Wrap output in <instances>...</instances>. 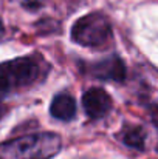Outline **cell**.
I'll return each instance as SVG.
<instances>
[{
	"mask_svg": "<svg viewBox=\"0 0 158 159\" xmlns=\"http://www.w3.org/2000/svg\"><path fill=\"white\" fill-rule=\"evenodd\" d=\"M62 147L56 133L26 134L0 144V159H50Z\"/></svg>",
	"mask_w": 158,
	"mask_h": 159,
	"instance_id": "1",
	"label": "cell"
},
{
	"mask_svg": "<svg viewBox=\"0 0 158 159\" xmlns=\"http://www.w3.org/2000/svg\"><path fill=\"white\" fill-rule=\"evenodd\" d=\"M41 62L36 57H17L0 65V93H9L28 87L42 76Z\"/></svg>",
	"mask_w": 158,
	"mask_h": 159,
	"instance_id": "2",
	"label": "cell"
},
{
	"mask_svg": "<svg viewBox=\"0 0 158 159\" xmlns=\"http://www.w3.org/2000/svg\"><path fill=\"white\" fill-rule=\"evenodd\" d=\"M112 28L103 14L93 12L81 17L71 28V37L82 47H99L110 37Z\"/></svg>",
	"mask_w": 158,
	"mask_h": 159,
	"instance_id": "3",
	"label": "cell"
},
{
	"mask_svg": "<svg viewBox=\"0 0 158 159\" xmlns=\"http://www.w3.org/2000/svg\"><path fill=\"white\" fill-rule=\"evenodd\" d=\"M82 105L90 119H101L112 110V99L103 88H90L82 96Z\"/></svg>",
	"mask_w": 158,
	"mask_h": 159,
	"instance_id": "4",
	"label": "cell"
},
{
	"mask_svg": "<svg viewBox=\"0 0 158 159\" xmlns=\"http://www.w3.org/2000/svg\"><path fill=\"white\" fill-rule=\"evenodd\" d=\"M90 73L95 77H99V79L122 82L124 77H126V65L119 57L113 56V57H107L103 62L95 63L90 68Z\"/></svg>",
	"mask_w": 158,
	"mask_h": 159,
	"instance_id": "5",
	"label": "cell"
},
{
	"mask_svg": "<svg viewBox=\"0 0 158 159\" xmlns=\"http://www.w3.org/2000/svg\"><path fill=\"white\" fill-rule=\"evenodd\" d=\"M50 113L53 117L59 119V120H71L76 114V101L67 94V93H60L57 96H54L50 105Z\"/></svg>",
	"mask_w": 158,
	"mask_h": 159,
	"instance_id": "6",
	"label": "cell"
},
{
	"mask_svg": "<svg viewBox=\"0 0 158 159\" xmlns=\"http://www.w3.org/2000/svg\"><path fill=\"white\" fill-rule=\"evenodd\" d=\"M122 142L130 147V148H136V150H143L144 148V142H146V131L141 127L132 125V127H126L122 130Z\"/></svg>",
	"mask_w": 158,
	"mask_h": 159,
	"instance_id": "7",
	"label": "cell"
},
{
	"mask_svg": "<svg viewBox=\"0 0 158 159\" xmlns=\"http://www.w3.org/2000/svg\"><path fill=\"white\" fill-rule=\"evenodd\" d=\"M152 120H154V125L158 128V108H155L152 113Z\"/></svg>",
	"mask_w": 158,
	"mask_h": 159,
	"instance_id": "8",
	"label": "cell"
},
{
	"mask_svg": "<svg viewBox=\"0 0 158 159\" xmlns=\"http://www.w3.org/2000/svg\"><path fill=\"white\" fill-rule=\"evenodd\" d=\"M26 5H33V6H39L42 3V0H25Z\"/></svg>",
	"mask_w": 158,
	"mask_h": 159,
	"instance_id": "9",
	"label": "cell"
},
{
	"mask_svg": "<svg viewBox=\"0 0 158 159\" xmlns=\"http://www.w3.org/2000/svg\"><path fill=\"white\" fill-rule=\"evenodd\" d=\"M3 33V23H2V20H0V34Z\"/></svg>",
	"mask_w": 158,
	"mask_h": 159,
	"instance_id": "10",
	"label": "cell"
}]
</instances>
